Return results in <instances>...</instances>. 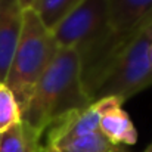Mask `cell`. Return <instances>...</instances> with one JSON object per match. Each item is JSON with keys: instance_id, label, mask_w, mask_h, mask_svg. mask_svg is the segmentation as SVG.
<instances>
[{"instance_id": "8fae6325", "label": "cell", "mask_w": 152, "mask_h": 152, "mask_svg": "<svg viewBox=\"0 0 152 152\" xmlns=\"http://www.w3.org/2000/svg\"><path fill=\"white\" fill-rule=\"evenodd\" d=\"M21 121L22 114L13 93L4 83H0V133Z\"/></svg>"}, {"instance_id": "30bf717a", "label": "cell", "mask_w": 152, "mask_h": 152, "mask_svg": "<svg viewBox=\"0 0 152 152\" xmlns=\"http://www.w3.org/2000/svg\"><path fill=\"white\" fill-rule=\"evenodd\" d=\"M84 0H34L31 9L52 31L68 13H71Z\"/></svg>"}, {"instance_id": "6da1fadb", "label": "cell", "mask_w": 152, "mask_h": 152, "mask_svg": "<svg viewBox=\"0 0 152 152\" xmlns=\"http://www.w3.org/2000/svg\"><path fill=\"white\" fill-rule=\"evenodd\" d=\"M92 103L81 77V61L74 49H59L36 84L22 111V121L45 132L65 115Z\"/></svg>"}, {"instance_id": "ba28073f", "label": "cell", "mask_w": 152, "mask_h": 152, "mask_svg": "<svg viewBox=\"0 0 152 152\" xmlns=\"http://www.w3.org/2000/svg\"><path fill=\"white\" fill-rule=\"evenodd\" d=\"M43 134L21 121L0 133V152H43Z\"/></svg>"}, {"instance_id": "5b68a950", "label": "cell", "mask_w": 152, "mask_h": 152, "mask_svg": "<svg viewBox=\"0 0 152 152\" xmlns=\"http://www.w3.org/2000/svg\"><path fill=\"white\" fill-rule=\"evenodd\" d=\"M95 102L101 111L99 132L102 134L118 146L134 145L137 142V130L129 114L123 109V102L115 98H103Z\"/></svg>"}, {"instance_id": "5bb4252c", "label": "cell", "mask_w": 152, "mask_h": 152, "mask_svg": "<svg viewBox=\"0 0 152 152\" xmlns=\"http://www.w3.org/2000/svg\"><path fill=\"white\" fill-rule=\"evenodd\" d=\"M148 56H149V62H151V65H152V42H151V46H149V53H148Z\"/></svg>"}, {"instance_id": "7c38bea8", "label": "cell", "mask_w": 152, "mask_h": 152, "mask_svg": "<svg viewBox=\"0 0 152 152\" xmlns=\"http://www.w3.org/2000/svg\"><path fill=\"white\" fill-rule=\"evenodd\" d=\"M18 1H19V4H21L22 9H28V7H31L33 3H34V0H18Z\"/></svg>"}, {"instance_id": "4fadbf2b", "label": "cell", "mask_w": 152, "mask_h": 152, "mask_svg": "<svg viewBox=\"0 0 152 152\" xmlns=\"http://www.w3.org/2000/svg\"><path fill=\"white\" fill-rule=\"evenodd\" d=\"M43 152H59L56 151L55 148H52V146H48V145H45V148H43Z\"/></svg>"}, {"instance_id": "3957f363", "label": "cell", "mask_w": 152, "mask_h": 152, "mask_svg": "<svg viewBox=\"0 0 152 152\" xmlns=\"http://www.w3.org/2000/svg\"><path fill=\"white\" fill-rule=\"evenodd\" d=\"M151 42L152 21L108 66L90 96L92 102L115 98L124 103L151 87L152 65L148 56Z\"/></svg>"}, {"instance_id": "9a60e30c", "label": "cell", "mask_w": 152, "mask_h": 152, "mask_svg": "<svg viewBox=\"0 0 152 152\" xmlns=\"http://www.w3.org/2000/svg\"><path fill=\"white\" fill-rule=\"evenodd\" d=\"M142 152H152V142H151V143H149V145H148V146H146V148H145V149H143Z\"/></svg>"}, {"instance_id": "52a82bcc", "label": "cell", "mask_w": 152, "mask_h": 152, "mask_svg": "<svg viewBox=\"0 0 152 152\" xmlns=\"http://www.w3.org/2000/svg\"><path fill=\"white\" fill-rule=\"evenodd\" d=\"M99 120H101V111L98 108V103L92 102L87 108L74 111L65 115L64 118H61L59 121H56L55 124H52L45 132V136H46L45 145L50 146L61 140H66V139H72V137L98 132Z\"/></svg>"}, {"instance_id": "8992f818", "label": "cell", "mask_w": 152, "mask_h": 152, "mask_svg": "<svg viewBox=\"0 0 152 152\" xmlns=\"http://www.w3.org/2000/svg\"><path fill=\"white\" fill-rule=\"evenodd\" d=\"M24 9L18 0H0V83L4 81L19 42Z\"/></svg>"}, {"instance_id": "7a4b0ae2", "label": "cell", "mask_w": 152, "mask_h": 152, "mask_svg": "<svg viewBox=\"0 0 152 152\" xmlns=\"http://www.w3.org/2000/svg\"><path fill=\"white\" fill-rule=\"evenodd\" d=\"M58 50L59 48L50 30L31 7L24 9L19 42L3 81L13 93L21 114Z\"/></svg>"}, {"instance_id": "9c48e42d", "label": "cell", "mask_w": 152, "mask_h": 152, "mask_svg": "<svg viewBox=\"0 0 152 152\" xmlns=\"http://www.w3.org/2000/svg\"><path fill=\"white\" fill-rule=\"evenodd\" d=\"M50 146L59 152H124L121 146L114 145L99 130L78 137L61 140Z\"/></svg>"}, {"instance_id": "277c9868", "label": "cell", "mask_w": 152, "mask_h": 152, "mask_svg": "<svg viewBox=\"0 0 152 152\" xmlns=\"http://www.w3.org/2000/svg\"><path fill=\"white\" fill-rule=\"evenodd\" d=\"M106 12L108 0H84L52 30L58 48L84 55L105 33Z\"/></svg>"}]
</instances>
